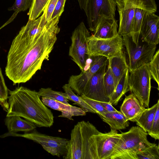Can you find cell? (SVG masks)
<instances>
[{
  "label": "cell",
  "instance_id": "cell-40",
  "mask_svg": "<svg viewBox=\"0 0 159 159\" xmlns=\"http://www.w3.org/2000/svg\"></svg>",
  "mask_w": 159,
  "mask_h": 159
},
{
  "label": "cell",
  "instance_id": "cell-19",
  "mask_svg": "<svg viewBox=\"0 0 159 159\" xmlns=\"http://www.w3.org/2000/svg\"><path fill=\"white\" fill-rule=\"evenodd\" d=\"M118 28L117 21L115 17L103 16L93 35L100 39L112 38L118 34Z\"/></svg>",
  "mask_w": 159,
  "mask_h": 159
},
{
  "label": "cell",
  "instance_id": "cell-24",
  "mask_svg": "<svg viewBox=\"0 0 159 159\" xmlns=\"http://www.w3.org/2000/svg\"><path fill=\"white\" fill-rule=\"evenodd\" d=\"M129 71L127 68L118 81L115 90L110 98L109 102L112 105H116L123 96L129 91Z\"/></svg>",
  "mask_w": 159,
  "mask_h": 159
},
{
  "label": "cell",
  "instance_id": "cell-13",
  "mask_svg": "<svg viewBox=\"0 0 159 159\" xmlns=\"http://www.w3.org/2000/svg\"><path fill=\"white\" fill-rule=\"evenodd\" d=\"M108 64V62L101 67L90 78L81 95L97 101L109 102L110 98L105 95L103 85V76Z\"/></svg>",
  "mask_w": 159,
  "mask_h": 159
},
{
  "label": "cell",
  "instance_id": "cell-8",
  "mask_svg": "<svg viewBox=\"0 0 159 159\" xmlns=\"http://www.w3.org/2000/svg\"><path fill=\"white\" fill-rule=\"evenodd\" d=\"M9 136L21 137L31 140L41 145L44 150L54 156L60 157L65 155L67 152L69 140L65 138L48 135L36 130L23 134L8 132L0 136V137Z\"/></svg>",
  "mask_w": 159,
  "mask_h": 159
},
{
  "label": "cell",
  "instance_id": "cell-18",
  "mask_svg": "<svg viewBox=\"0 0 159 159\" xmlns=\"http://www.w3.org/2000/svg\"><path fill=\"white\" fill-rule=\"evenodd\" d=\"M41 100L46 106L61 111V114L58 117L66 118L71 120H73V116H85L87 112L86 110L81 107L66 104L49 98L42 97Z\"/></svg>",
  "mask_w": 159,
  "mask_h": 159
},
{
  "label": "cell",
  "instance_id": "cell-15",
  "mask_svg": "<svg viewBox=\"0 0 159 159\" xmlns=\"http://www.w3.org/2000/svg\"><path fill=\"white\" fill-rule=\"evenodd\" d=\"M140 35L143 42L157 45L159 42V17L155 13L146 12L141 26Z\"/></svg>",
  "mask_w": 159,
  "mask_h": 159
},
{
  "label": "cell",
  "instance_id": "cell-31",
  "mask_svg": "<svg viewBox=\"0 0 159 159\" xmlns=\"http://www.w3.org/2000/svg\"><path fill=\"white\" fill-rule=\"evenodd\" d=\"M151 78L157 84L159 90V49L155 52L152 60L148 64Z\"/></svg>",
  "mask_w": 159,
  "mask_h": 159
},
{
  "label": "cell",
  "instance_id": "cell-10",
  "mask_svg": "<svg viewBox=\"0 0 159 159\" xmlns=\"http://www.w3.org/2000/svg\"><path fill=\"white\" fill-rule=\"evenodd\" d=\"M115 0H88L86 11L89 29L94 32L103 16L115 17Z\"/></svg>",
  "mask_w": 159,
  "mask_h": 159
},
{
  "label": "cell",
  "instance_id": "cell-33",
  "mask_svg": "<svg viewBox=\"0 0 159 159\" xmlns=\"http://www.w3.org/2000/svg\"><path fill=\"white\" fill-rule=\"evenodd\" d=\"M33 0H16L13 6L8 9L15 12L26 11L31 7Z\"/></svg>",
  "mask_w": 159,
  "mask_h": 159
},
{
  "label": "cell",
  "instance_id": "cell-39",
  "mask_svg": "<svg viewBox=\"0 0 159 159\" xmlns=\"http://www.w3.org/2000/svg\"><path fill=\"white\" fill-rule=\"evenodd\" d=\"M120 0H115L116 3L120 2Z\"/></svg>",
  "mask_w": 159,
  "mask_h": 159
},
{
  "label": "cell",
  "instance_id": "cell-9",
  "mask_svg": "<svg viewBox=\"0 0 159 159\" xmlns=\"http://www.w3.org/2000/svg\"><path fill=\"white\" fill-rule=\"evenodd\" d=\"M90 36L84 23L82 22L75 29L71 38V43L69 55L81 71L84 70L89 58L87 41Z\"/></svg>",
  "mask_w": 159,
  "mask_h": 159
},
{
  "label": "cell",
  "instance_id": "cell-36",
  "mask_svg": "<svg viewBox=\"0 0 159 159\" xmlns=\"http://www.w3.org/2000/svg\"><path fill=\"white\" fill-rule=\"evenodd\" d=\"M58 0H48L44 11L45 14V18L47 22L51 20V17L53 11Z\"/></svg>",
  "mask_w": 159,
  "mask_h": 159
},
{
  "label": "cell",
  "instance_id": "cell-38",
  "mask_svg": "<svg viewBox=\"0 0 159 159\" xmlns=\"http://www.w3.org/2000/svg\"><path fill=\"white\" fill-rule=\"evenodd\" d=\"M98 102L105 109L107 112L116 111H117L109 102H107L101 101H98Z\"/></svg>",
  "mask_w": 159,
  "mask_h": 159
},
{
  "label": "cell",
  "instance_id": "cell-23",
  "mask_svg": "<svg viewBox=\"0 0 159 159\" xmlns=\"http://www.w3.org/2000/svg\"><path fill=\"white\" fill-rule=\"evenodd\" d=\"M159 105L158 99L157 103L151 107L145 108L135 121L137 125L148 133L150 131L155 113Z\"/></svg>",
  "mask_w": 159,
  "mask_h": 159
},
{
  "label": "cell",
  "instance_id": "cell-28",
  "mask_svg": "<svg viewBox=\"0 0 159 159\" xmlns=\"http://www.w3.org/2000/svg\"><path fill=\"white\" fill-rule=\"evenodd\" d=\"M38 93L40 97L48 98L66 104H70L65 93L54 91L50 88H41Z\"/></svg>",
  "mask_w": 159,
  "mask_h": 159
},
{
  "label": "cell",
  "instance_id": "cell-3",
  "mask_svg": "<svg viewBox=\"0 0 159 159\" xmlns=\"http://www.w3.org/2000/svg\"><path fill=\"white\" fill-rule=\"evenodd\" d=\"M99 131L89 121L82 120L75 125L68 142L65 159H98L95 135Z\"/></svg>",
  "mask_w": 159,
  "mask_h": 159
},
{
  "label": "cell",
  "instance_id": "cell-37",
  "mask_svg": "<svg viewBox=\"0 0 159 159\" xmlns=\"http://www.w3.org/2000/svg\"><path fill=\"white\" fill-rule=\"evenodd\" d=\"M66 0H58L53 11L51 20L57 17H60L64 11Z\"/></svg>",
  "mask_w": 159,
  "mask_h": 159
},
{
  "label": "cell",
  "instance_id": "cell-26",
  "mask_svg": "<svg viewBox=\"0 0 159 159\" xmlns=\"http://www.w3.org/2000/svg\"><path fill=\"white\" fill-rule=\"evenodd\" d=\"M119 159H159V145L154 143L134 153L121 157Z\"/></svg>",
  "mask_w": 159,
  "mask_h": 159
},
{
  "label": "cell",
  "instance_id": "cell-27",
  "mask_svg": "<svg viewBox=\"0 0 159 159\" xmlns=\"http://www.w3.org/2000/svg\"><path fill=\"white\" fill-rule=\"evenodd\" d=\"M62 88L67 96V99L75 102L73 104L79 105L86 110L87 112L96 113V111L91 107L80 96L76 95L75 93L68 84L63 85Z\"/></svg>",
  "mask_w": 159,
  "mask_h": 159
},
{
  "label": "cell",
  "instance_id": "cell-12",
  "mask_svg": "<svg viewBox=\"0 0 159 159\" xmlns=\"http://www.w3.org/2000/svg\"><path fill=\"white\" fill-rule=\"evenodd\" d=\"M145 0H120L116 3L119 15V34L122 36L130 35L131 24L136 9Z\"/></svg>",
  "mask_w": 159,
  "mask_h": 159
},
{
  "label": "cell",
  "instance_id": "cell-2",
  "mask_svg": "<svg viewBox=\"0 0 159 159\" xmlns=\"http://www.w3.org/2000/svg\"><path fill=\"white\" fill-rule=\"evenodd\" d=\"M9 94L7 117H21L39 127L52 125L53 113L43 102L38 92L20 86L9 91Z\"/></svg>",
  "mask_w": 159,
  "mask_h": 159
},
{
  "label": "cell",
  "instance_id": "cell-5",
  "mask_svg": "<svg viewBox=\"0 0 159 159\" xmlns=\"http://www.w3.org/2000/svg\"><path fill=\"white\" fill-rule=\"evenodd\" d=\"M129 87L143 107L149 105L152 79L148 64L129 72Z\"/></svg>",
  "mask_w": 159,
  "mask_h": 159
},
{
  "label": "cell",
  "instance_id": "cell-30",
  "mask_svg": "<svg viewBox=\"0 0 159 159\" xmlns=\"http://www.w3.org/2000/svg\"><path fill=\"white\" fill-rule=\"evenodd\" d=\"M48 0H33L28 15L29 20L36 19L43 12Z\"/></svg>",
  "mask_w": 159,
  "mask_h": 159
},
{
  "label": "cell",
  "instance_id": "cell-29",
  "mask_svg": "<svg viewBox=\"0 0 159 159\" xmlns=\"http://www.w3.org/2000/svg\"><path fill=\"white\" fill-rule=\"evenodd\" d=\"M108 64L107 69L103 76V85L105 95L110 99L116 86L113 74L109 65Z\"/></svg>",
  "mask_w": 159,
  "mask_h": 159
},
{
  "label": "cell",
  "instance_id": "cell-32",
  "mask_svg": "<svg viewBox=\"0 0 159 159\" xmlns=\"http://www.w3.org/2000/svg\"><path fill=\"white\" fill-rule=\"evenodd\" d=\"M8 98V89L6 85L2 70L0 67V105L4 110L7 111L9 105Z\"/></svg>",
  "mask_w": 159,
  "mask_h": 159
},
{
  "label": "cell",
  "instance_id": "cell-6",
  "mask_svg": "<svg viewBox=\"0 0 159 159\" xmlns=\"http://www.w3.org/2000/svg\"><path fill=\"white\" fill-rule=\"evenodd\" d=\"M124 45L127 55V62L129 71L148 64L152 60L157 48V45L148 44L139 41L136 44L132 41L130 35L122 36Z\"/></svg>",
  "mask_w": 159,
  "mask_h": 159
},
{
  "label": "cell",
  "instance_id": "cell-14",
  "mask_svg": "<svg viewBox=\"0 0 159 159\" xmlns=\"http://www.w3.org/2000/svg\"><path fill=\"white\" fill-rule=\"evenodd\" d=\"M121 137L117 130L111 129L108 133L99 132L95 135L98 159H110L117 143Z\"/></svg>",
  "mask_w": 159,
  "mask_h": 159
},
{
  "label": "cell",
  "instance_id": "cell-16",
  "mask_svg": "<svg viewBox=\"0 0 159 159\" xmlns=\"http://www.w3.org/2000/svg\"><path fill=\"white\" fill-rule=\"evenodd\" d=\"M157 6L155 0H145L135 10L131 27L130 35L133 41L138 44L144 15L146 12L155 13Z\"/></svg>",
  "mask_w": 159,
  "mask_h": 159
},
{
  "label": "cell",
  "instance_id": "cell-20",
  "mask_svg": "<svg viewBox=\"0 0 159 159\" xmlns=\"http://www.w3.org/2000/svg\"><path fill=\"white\" fill-rule=\"evenodd\" d=\"M145 108L131 93L125 96L120 107V111L127 120L135 122L136 119Z\"/></svg>",
  "mask_w": 159,
  "mask_h": 159
},
{
  "label": "cell",
  "instance_id": "cell-25",
  "mask_svg": "<svg viewBox=\"0 0 159 159\" xmlns=\"http://www.w3.org/2000/svg\"><path fill=\"white\" fill-rule=\"evenodd\" d=\"M113 75L116 87L123 73L128 68L125 54L122 57H113L108 60Z\"/></svg>",
  "mask_w": 159,
  "mask_h": 159
},
{
  "label": "cell",
  "instance_id": "cell-34",
  "mask_svg": "<svg viewBox=\"0 0 159 159\" xmlns=\"http://www.w3.org/2000/svg\"><path fill=\"white\" fill-rule=\"evenodd\" d=\"M148 134L156 140L159 139V105L157 106L150 132Z\"/></svg>",
  "mask_w": 159,
  "mask_h": 159
},
{
  "label": "cell",
  "instance_id": "cell-1",
  "mask_svg": "<svg viewBox=\"0 0 159 159\" xmlns=\"http://www.w3.org/2000/svg\"><path fill=\"white\" fill-rule=\"evenodd\" d=\"M60 17L48 22L33 41H12L9 50L5 72L14 84L29 81L41 69L43 61L48 60L60 31L58 24Z\"/></svg>",
  "mask_w": 159,
  "mask_h": 159
},
{
  "label": "cell",
  "instance_id": "cell-35",
  "mask_svg": "<svg viewBox=\"0 0 159 159\" xmlns=\"http://www.w3.org/2000/svg\"><path fill=\"white\" fill-rule=\"evenodd\" d=\"M80 97L96 111L98 115L107 112L105 109L99 102L98 101L89 98L84 96L81 95Z\"/></svg>",
  "mask_w": 159,
  "mask_h": 159
},
{
  "label": "cell",
  "instance_id": "cell-22",
  "mask_svg": "<svg viewBox=\"0 0 159 159\" xmlns=\"http://www.w3.org/2000/svg\"><path fill=\"white\" fill-rule=\"evenodd\" d=\"M98 115L111 129L120 130L126 129L129 125L128 121L120 111L106 112Z\"/></svg>",
  "mask_w": 159,
  "mask_h": 159
},
{
  "label": "cell",
  "instance_id": "cell-11",
  "mask_svg": "<svg viewBox=\"0 0 159 159\" xmlns=\"http://www.w3.org/2000/svg\"><path fill=\"white\" fill-rule=\"evenodd\" d=\"M91 60L88 68L82 71L78 75L71 76L68 84L77 94L82 95L83 90L90 78L99 69L108 62L106 57L99 56L91 57Z\"/></svg>",
  "mask_w": 159,
  "mask_h": 159
},
{
  "label": "cell",
  "instance_id": "cell-21",
  "mask_svg": "<svg viewBox=\"0 0 159 159\" xmlns=\"http://www.w3.org/2000/svg\"><path fill=\"white\" fill-rule=\"evenodd\" d=\"M5 122L8 132L10 133H16L19 131L26 132L34 130L36 127L33 123L23 120L18 116H7Z\"/></svg>",
  "mask_w": 159,
  "mask_h": 159
},
{
  "label": "cell",
  "instance_id": "cell-4",
  "mask_svg": "<svg viewBox=\"0 0 159 159\" xmlns=\"http://www.w3.org/2000/svg\"><path fill=\"white\" fill-rule=\"evenodd\" d=\"M121 134V138L110 159H118L119 157L134 153L154 144L148 140V133L139 126H133L128 131Z\"/></svg>",
  "mask_w": 159,
  "mask_h": 159
},
{
  "label": "cell",
  "instance_id": "cell-7",
  "mask_svg": "<svg viewBox=\"0 0 159 159\" xmlns=\"http://www.w3.org/2000/svg\"><path fill=\"white\" fill-rule=\"evenodd\" d=\"M87 44L89 58L101 56L109 60L113 57H122L125 54L122 37L118 34L114 37L107 39L97 38L92 34L88 38Z\"/></svg>",
  "mask_w": 159,
  "mask_h": 159
},
{
  "label": "cell",
  "instance_id": "cell-17",
  "mask_svg": "<svg viewBox=\"0 0 159 159\" xmlns=\"http://www.w3.org/2000/svg\"><path fill=\"white\" fill-rule=\"evenodd\" d=\"M47 22L43 11L41 16L36 19L29 20L26 25L21 28L14 39L25 41L34 40L38 36Z\"/></svg>",
  "mask_w": 159,
  "mask_h": 159
}]
</instances>
